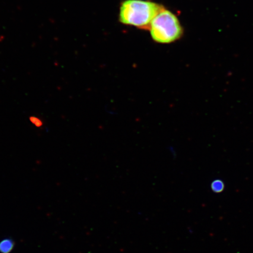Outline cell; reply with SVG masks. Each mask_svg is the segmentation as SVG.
Listing matches in <instances>:
<instances>
[{
  "label": "cell",
  "instance_id": "cell-1",
  "mask_svg": "<svg viewBox=\"0 0 253 253\" xmlns=\"http://www.w3.org/2000/svg\"><path fill=\"white\" fill-rule=\"evenodd\" d=\"M164 8L150 1L126 0L120 7V21L126 25L150 29L152 21Z\"/></svg>",
  "mask_w": 253,
  "mask_h": 253
},
{
  "label": "cell",
  "instance_id": "cell-2",
  "mask_svg": "<svg viewBox=\"0 0 253 253\" xmlns=\"http://www.w3.org/2000/svg\"><path fill=\"white\" fill-rule=\"evenodd\" d=\"M150 30L153 39L161 43L175 42L183 35L182 27L178 18L164 8L152 21Z\"/></svg>",
  "mask_w": 253,
  "mask_h": 253
},
{
  "label": "cell",
  "instance_id": "cell-3",
  "mask_svg": "<svg viewBox=\"0 0 253 253\" xmlns=\"http://www.w3.org/2000/svg\"><path fill=\"white\" fill-rule=\"evenodd\" d=\"M211 191L214 193H220L224 189V183L219 179H215L211 183Z\"/></svg>",
  "mask_w": 253,
  "mask_h": 253
},
{
  "label": "cell",
  "instance_id": "cell-4",
  "mask_svg": "<svg viewBox=\"0 0 253 253\" xmlns=\"http://www.w3.org/2000/svg\"><path fill=\"white\" fill-rule=\"evenodd\" d=\"M13 243L10 240L5 239L0 243V252L2 253H8L13 248Z\"/></svg>",
  "mask_w": 253,
  "mask_h": 253
}]
</instances>
